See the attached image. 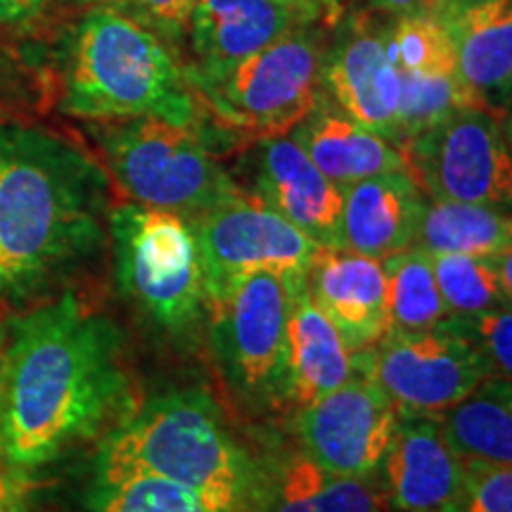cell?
<instances>
[{
    "label": "cell",
    "instance_id": "1",
    "mask_svg": "<svg viewBox=\"0 0 512 512\" xmlns=\"http://www.w3.org/2000/svg\"><path fill=\"white\" fill-rule=\"evenodd\" d=\"M133 408L126 337L105 311L62 292L8 320L0 458L12 470L53 463Z\"/></svg>",
    "mask_w": 512,
    "mask_h": 512
},
{
    "label": "cell",
    "instance_id": "2",
    "mask_svg": "<svg viewBox=\"0 0 512 512\" xmlns=\"http://www.w3.org/2000/svg\"><path fill=\"white\" fill-rule=\"evenodd\" d=\"M112 181L38 126H0V313L53 299L110 245Z\"/></svg>",
    "mask_w": 512,
    "mask_h": 512
},
{
    "label": "cell",
    "instance_id": "3",
    "mask_svg": "<svg viewBox=\"0 0 512 512\" xmlns=\"http://www.w3.org/2000/svg\"><path fill=\"white\" fill-rule=\"evenodd\" d=\"M62 107L93 124L159 117L200 126L202 119L188 74L157 31L117 5L91 10L76 29L64 69Z\"/></svg>",
    "mask_w": 512,
    "mask_h": 512
},
{
    "label": "cell",
    "instance_id": "4",
    "mask_svg": "<svg viewBox=\"0 0 512 512\" xmlns=\"http://www.w3.org/2000/svg\"><path fill=\"white\" fill-rule=\"evenodd\" d=\"M95 465L185 486L226 512L242 508L254 477V458L197 389L157 394L133 408L105 434Z\"/></svg>",
    "mask_w": 512,
    "mask_h": 512
},
{
    "label": "cell",
    "instance_id": "5",
    "mask_svg": "<svg viewBox=\"0 0 512 512\" xmlns=\"http://www.w3.org/2000/svg\"><path fill=\"white\" fill-rule=\"evenodd\" d=\"M110 249L121 297L147 323L174 339L207 325V280L192 221L136 202L112 204Z\"/></svg>",
    "mask_w": 512,
    "mask_h": 512
},
{
    "label": "cell",
    "instance_id": "6",
    "mask_svg": "<svg viewBox=\"0 0 512 512\" xmlns=\"http://www.w3.org/2000/svg\"><path fill=\"white\" fill-rule=\"evenodd\" d=\"M105 171L128 202L166 209L195 221L245 195L216 162L200 126L159 117L100 121L93 126Z\"/></svg>",
    "mask_w": 512,
    "mask_h": 512
},
{
    "label": "cell",
    "instance_id": "7",
    "mask_svg": "<svg viewBox=\"0 0 512 512\" xmlns=\"http://www.w3.org/2000/svg\"><path fill=\"white\" fill-rule=\"evenodd\" d=\"M323 57L316 27H299L226 72L188 81L221 126L252 138L287 136L316 107Z\"/></svg>",
    "mask_w": 512,
    "mask_h": 512
},
{
    "label": "cell",
    "instance_id": "8",
    "mask_svg": "<svg viewBox=\"0 0 512 512\" xmlns=\"http://www.w3.org/2000/svg\"><path fill=\"white\" fill-rule=\"evenodd\" d=\"M290 287L292 278L285 275L254 273L209 297L207 328L216 368L235 401L254 413L285 406Z\"/></svg>",
    "mask_w": 512,
    "mask_h": 512
},
{
    "label": "cell",
    "instance_id": "9",
    "mask_svg": "<svg viewBox=\"0 0 512 512\" xmlns=\"http://www.w3.org/2000/svg\"><path fill=\"white\" fill-rule=\"evenodd\" d=\"M403 169L430 200L508 207L512 162L503 117L460 107L399 145Z\"/></svg>",
    "mask_w": 512,
    "mask_h": 512
},
{
    "label": "cell",
    "instance_id": "10",
    "mask_svg": "<svg viewBox=\"0 0 512 512\" xmlns=\"http://www.w3.org/2000/svg\"><path fill=\"white\" fill-rule=\"evenodd\" d=\"M356 373L373 380L401 413L422 415L448 411L491 377L482 356L446 318L430 330L387 332L356 354Z\"/></svg>",
    "mask_w": 512,
    "mask_h": 512
},
{
    "label": "cell",
    "instance_id": "11",
    "mask_svg": "<svg viewBox=\"0 0 512 512\" xmlns=\"http://www.w3.org/2000/svg\"><path fill=\"white\" fill-rule=\"evenodd\" d=\"M192 226L202 247L207 302L254 273L304 275L318 252L309 235L247 195L207 211Z\"/></svg>",
    "mask_w": 512,
    "mask_h": 512
},
{
    "label": "cell",
    "instance_id": "12",
    "mask_svg": "<svg viewBox=\"0 0 512 512\" xmlns=\"http://www.w3.org/2000/svg\"><path fill=\"white\" fill-rule=\"evenodd\" d=\"M401 408L368 377L356 373L342 387L299 408L302 451L328 472L370 477L392 444Z\"/></svg>",
    "mask_w": 512,
    "mask_h": 512
},
{
    "label": "cell",
    "instance_id": "13",
    "mask_svg": "<svg viewBox=\"0 0 512 512\" xmlns=\"http://www.w3.org/2000/svg\"><path fill=\"white\" fill-rule=\"evenodd\" d=\"M238 188L264 204L318 247H339L342 188L316 169L290 136L254 138L240 159Z\"/></svg>",
    "mask_w": 512,
    "mask_h": 512
},
{
    "label": "cell",
    "instance_id": "14",
    "mask_svg": "<svg viewBox=\"0 0 512 512\" xmlns=\"http://www.w3.org/2000/svg\"><path fill=\"white\" fill-rule=\"evenodd\" d=\"M456 55V72L472 105L505 119L512 86L510 0H432Z\"/></svg>",
    "mask_w": 512,
    "mask_h": 512
},
{
    "label": "cell",
    "instance_id": "15",
    "mask_svg": "<svg viewBox=\"0 0 512 512\" xmlns=\"http://www.w3.org/2000/svg\"><path fill=\"white\" fill-rule=\"evenodd\" d=\"M380 470L384 494L401 512H453L463 460L446 444L437 415L401 413Z\"/></svg>",
    "mask_w": 512,
    "mask_h": 512
},
{
    "label": "cell",
    "instance_id": "16",
    "mask_svg": "<svg viewBox=\"0 0 512 512\" xmlns=\"http://www.w3.org/2000/svg\"><path fill=\"white\" fill-rule=\"evenodd\" d=\"M316 27L285 0H195L185 31L195 53L188 79H209L238 64L280 36Z\"/></svg>",
    "mask_w": 512,
    "mask_h": 512
},
{
    "label": "cell",
    "instance_id": "17",
    "mask_svg": "<svg viewBox=\"0 0 512 512\" xmlns=\"http://www.w3.org/2000/svg\"><path fill=\"white\" fill-rule=\"evenodd\" d=\"M387 494L370 477L328 472L299 448L254 460V477L238 512H389Z\"/></svg>",
    "mask_w": 512,
    "mask_h": 512
},
{
    "label": "cell",
    "instance_id": "18",
    "mask_svg": "<svg viewBox=\"0 0 512 512\" xmlns=\"http://www.w3.org/2000/svg\"><path fill=\"white\" fill-rule=\"evenodd\" d=\"M306 287L354 354L387 335V278L380 259L344 247H318L306 271Z\"/></svg>",
    "mask_w": 512,
    "mask_h": 512
},
{
    "label": "cell",
    "instance_id": "19",
    "mask_svg": "<svg viewBox=\"0 0 512 512\" xmlns=\"http://www.w3.org/2000/svg\"><path fill=\"white\" fill-rule=\"evenodd\" d=\"M320 86L328 88L337 110L396 145L399 76L389 60L387 34L366 24L349 29L323 57Z\"/></svg>",
    "mask_w": 512,
    "mask_h": 512
},
{
    "label": "cell",
    "instance_id": "20",
    "mask_svg": "<svg viewBox=\"0 0 512 512\" xmlns=\"http://www.w3.org/2000/svg\"><path fill=\"white\" fill-rule=\"evenodd\" d=\"M356 375V354L306 287V273L292 278L285 320V406L306 408Z\"/></svg>",
    "mask_w": 512,
    "mask_h": 512
},
{
    "label": "cell",
    "instance_id": "21",
    "mask_svg": "<svg viewBox=\"0 0 512 512\" xmlns=\"http://www.w3.org/2000/svg\"><path fill=\"white\" fill-rule=\"evenodd\" d=\"M425 200L406 169L347 185L342 188L339 247L380 261L413 247Z\"/></svg>",
    "mask_w": 512,
    "mask_h": 512
},
{
    "label": "cell",
    "instance_id": "22",
    "mask_svg": "<svg viewBox=\"0 0 512 512\" xmlns=\"http://www.w3.org/2000/svg\"><path fill=\"white\" fill-rule=\"evenodd\" d=\"M290 133L320 174L330 178L337 188L403 169L401 150L392 140L328 105L316 102Z\"/></svg>",
    "mask_w": 512,
    "mask_h": 512
},
{
    "label": "cell",
    "instance_id": "23",
    "mask_svg": "<svg viewBox=\"0 0 512 512\" xmlns=\"http://www.w3.org/2000/svg\"><path fill=\"white\" fill-rule=\"evenodd\" d=\"M437 418L448 448L463 463H512L510 380L486 377Z\"/></svg>",
    "mask_w": 512,
    "mask_h": 512
},
{
    "label": "cell",
    "instance_id": "24",
    "mask_svg": "<svg viewBox=\"0 0 512 512\" xmlns=\"http://www.w3.org/2000/svg\"><path fill=\"white\" fill-rule=\"evenodd\" d=\"M510 242L512 223L503 207L427 197L413 247L425 254L498 256L510 252Z\"/></svg>",
    "mask_w": 512,
    "mask_h": 512
},
{
    "label": "cell",
    "instance_id": "25",
    "mask_svg": "<svg viewBox=\"0 0 512 512\" xmlns=\"http://www.w3.org/2000/svg\"><path fill=\"white\" fill-rule=\"evenodd\" d=\"M437 287L451 316L510 306L512 254H430Z\"/></svg>",
    "mask_w": 512,
    "mask_h": 512
},
{
    "label": "cell",
    "instance_id": "26",
    "mask_svg": "<svg viewBox=\"0 0 512 512\" xmlns=\"http://www.w3.org/2000/svg\"><path fill=\"white\" fill-rule=\"evenodd\" d=\"M382 268L387 278V332L430 330L451 316L441 299L430 254L408 247L382 259Z\"/></svg>",
    "mask_w": 512,
    "mask_h": 512
},
{
    "label": "cell",
    "instance_id": "27",
    "mask_svg": "<svg viewBox=\"0 0 512 512\" xmlns=\"http://www.w3.org/2000/svg\"><path fill=\"white\" fill-rule=\"evenodd\" d=\"M86 512H226L185 486L93 467Z\"/></svg>",
    "mask_w": 512,
    "mask_h": 512
},
{
    "label": "cell",
    "instance_id": "28",
    "mask_svg": "<svg viewBox=\"0 0 512 512\" xmlns=\"http://www.w3.org/2000/svg\"><path fill=\"white\" fill-rule=\"evenodd\" d=\"M387 53L396 74L456 72L451 38L432 10L396 19L387 31Z\"/></svg>",
    "mask_w": 512,
    "mask_h": 512
},
{
    "label": "cell",
    "instance_id": "29",
    "mask_svg": "<svg viewBox=\"0 0 512 512\" xmlns=\"http://www.w3.org/2000/svg\"><path fill=\"white\" fill-rule=\"evenodd\" d=\"M446 323L472 344V349L482 356L486 368H489L491 377H505V380H510V370H512L510 306L479 311V313H472V316H446Z\"/></svg>",
    "mask_w": 512,
    "mask_h": 512
},
{
    "label": "cell",
    "instance_id": "30",
    "mask_svg": "<svg viewBox=\"0 0 512 512\" xmlns=\"http://www.w3.org/2000/svg\"><path fill=\"white\" fill-rule=\"evenodd\" d=\"M453 512H512L510 465L463 463V486Z\"/></svg>",
    "mask_w": 512,
    "mask_h": 512
},
{
    "label": "cell",
    "instance_id": "31",
    "mask_svg": "<svg viewBox=\"0 0 512 512\" xmlns=\"http://www.w3.org/2000/svg\"><path fill=\"white\" fill-rule=\"evenodd\" d=\"M119 3H126L138 17H143V24L150 29L164 31H183L195 8V0H119Z\"/></svg>",
    "mask_w": 512,
    "mask_h": 512
},
{
    "label": "cell",
    "instance_id": "32",
    "mask_svg": "<svg viewBox=\"0 0 512 512\" xmlns=\"http://www.w3.org/2000/svg\"><path fill=\"white\" fill-rule=\"evenodd\" d=\"M24 496H27L24 472L0 465V512H22Z\"/></svg>",
    "mask_w": 512,
    "mask_h": 512
},
{
    "label": "cell",
    "instance_id": "33",
    "mask_svg": "<svg viewBox=\"0 0 512 512\" xmlns=\"http://www.w3.org/2000/svg\"><path fill=\"white\" fill-rule=\"evenodd\" d=\"M46 0H0V24L3 27H22L41 15Z\"/></svg>",
    "mask_w": 512,
    "mask_h": 512
},
{
    "label": "cell",
    "instance_id": "34",
    "mask_svg": "<svg viewBox=\"0 0 512 512\" xmlns=\"http://www.w3.org/2000/svg\"><path fill=\"white\" fill-rule=\"evenodd\" d=\"M287 5L297 8L309 22H335V17L342 12V0H285Z\"/></svg>",
    "mask_w": 512,
    "mask_h": 512
},
{
    "label": "cell",
    "instance_id": "35",
    "mask_svg": "<svg viewBox=\"0 0 512 512\" xmlns=\"http://www.w3.org/2000/svg\"><path fill=\"white\" fill-rule=\"evenodd\" d=\"M368 8H373L382 15L389 17H406V15H418V12L430 10L432 0H363Z\"/></svg>",
    "mask_w": 512,
    "mask_h": 512
},
{
    "label": "cell",
    "instance_id": "36",
    "mask_svg": "<svg viewBox=\"0 0 512 512\" xmlns=\"http://www.w3.org/2000/svg\"><path fill=\"white\" fill-rule=\"evenodd\" d=\"M3 370H5V325H0V411H3Z\"/></svg>",
    "mask_w": 512,
    "mask_h": 512
},
{
    "label": "cell",
    "instance_id": "37",
    "mask_svg": "<svg viewBox=\"0 0 512 512\" xmlns=\"http://www.w3.org/2000/svg\"><path fill=\"white\" fill-rule=\"evenodd\" d=\"M112 3H119V0H112Z\"/></svg>",
    "mask_w": 512,
    "mask_h": 512
}]
</instances>
